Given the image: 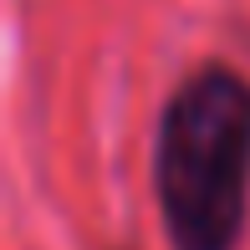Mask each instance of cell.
Returning <instances> with one entry per match:
<instances>
[{
    "label": "cell",
    "mask_w": 250,
    "mask_h": 250,
    "mask_svg": "<svg viewBox=\"0 0 250 250\" xmlns=\"http://www.w3.org/2000/svg\"><path fill=\"white\" fill-rule=\"evenodd\" d=\"M153 189L174 250H235L250 220V77L204 62L168 92Z\"/></svg>",
    "instance_id": "6da1fadb"
}]
</instances>
